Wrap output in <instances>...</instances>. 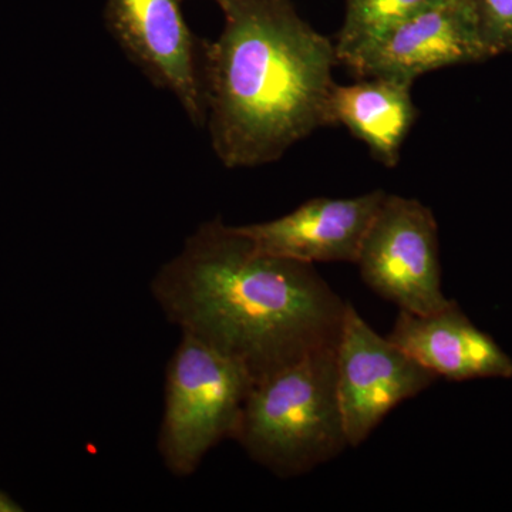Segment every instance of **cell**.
Segmentation results:
<instances>
[{
    "mask_svg": "<svg viewBox=\"0 0 512 512\" xmlns=\"http://www.w3.org/2000/svg\"><path fill=\"white\" fill-rule=\"evenodd\" d=\"M150 289L168 322L254 382L338 346L348 306L315 265L268 254L221 218L202 222Z\"/></svg>",
    "mask_w": 512,
    "mask_h": 512,
    "instance_id": "6da1fadb",
    "label": "cell"
},
{
    "mask_svg": "<svg viewBox=\"0 0 512 512\" xmlns=\"http://www.w3.org/2000/svg\"><path fill=\"white\" fill-rule=\"evenodd\" d=\"M384 195L383 190H375L353 198H312L284 217L238 229L256 247L281 258L311 265L356 264Z\"/></svg>",
    "mask_w": 512,
    "mask_h": 512,
    "instance_id": "9c48e42d",
    "label": "cell"
},
{
    "mask_svg": "<svg viewBox=\"0 0 512 512\" xmlns=\"http://www.w3.org/2000/svg\"><path fill=\"white\" fill-rule=\"evenodd\" d=\"M387 338L439 379L467 382L512 377L511 357L453 299L426 315L400 311Z\"/></svg>",
    "mask_w": 512,
    "mask_h": 512,
    "instance_id": "30bf717a",
    "label": "cell"
},
{
    "mask_svg": "<svg viewBox=\"0 0 512 512\" xmlns=\"http://www.w3.org/2000/svg\"><path fill=\"white\" fill-rule=\"evenodd\" d=\"M336 372L350 447L365 443L394 407L439 379L387 336L379 335L349 302L336 348Z\"/></svg>",
    "mask_w": 512,
    "mask_h": 512,
    "instance_id": "8992f818",
    "label": "cell"
},
{
    "mask_svg": "<svg viewBox=\"0 0 512 512\" xmlns=\"http://www.w3.org/2000/svg\"><path fill=\"white\" fill-rule=\"evenodd\" d=\"M20 511L18 504L13 503L8 495L0 493V512H16Z\"/></svg>",
    "mask_w": 512,
    "mask_h": 512,
    "instance_id": "5bb4252c",
    "label": "cell"
},
{
    "mask_svg": "<svg viewBox=\"0 0 512 512\" xmlns=\"http://www.w3.org/2000/svg\"><path fill=\"white\" fill-rule=\"evenodd\" d=\"M443 0H346L345 20L336 37L338 63L346 66L384 35Z\"/></svg>",
    "mask_w": 512,
    "mask_h": 512,
    "instance_id": "7c38bea8",
    "label": "cell"
},
{
    "mask_svg": "<svg viewBox=\"0 0 512 512\" xmlns=\"http://www.w3.org/2000/svg\"><path fill=\"white\" fill-rule=\"evenodd\" d=\"M224 28L202 43L205 126L228 168L274 163L318 128L332 126L338 64L291 0H222Z\"/></svg>",
    "mask_w": 512,
    "mask_h": 512,
    "instance_id": "7a4b0ae2",
    "label": "cell"
},
{
    "mask_svg": "<svg viewBox=\"0 0 512 512\" xmlns=\"http://www.w3.org/2000/svg\"><path fill=\"white\" fill-rule=\"evenodd\" d=\"M252 377L202 340L181 333L165 370L158 453L177 477L197 471L212 448L232 440Z\"/></svg>",
    "mask_w": 512,
    "mask_h": 512,
    "instance_id": "277c9868",
    "label": "cell"
},
{
    "mask_svg": "<svg viewBox=\"0 0 512 512\" xmlns=\"http://www.w3.org/2000/svg\"><path fill=\"white\" fill-rule=\"evenodd\" d=\"M336 348L313 352L252 383L232 440L276 476H302L350 447Z\"/></svg>",
    "mask_w": 512,
    "mask_h": 512,
    "instance_id": "3957f363",
    "label": "cell"
},
{
    "mask_svg": "<svg viewBox=\"0 0 512 512\" xmlns=\"http://www.w3.org/2000/svg\"><path fill=\"white\" fill-rule=\"evenodd\" d=\"M215 3H218V5H220V3L222 2V0H214Z\"/></svg>",
    "mask_w": 512,
    "mask_h": 512,
    "instance_id": "9a60e30c",
    "label": "cell"
},
{
    "mask_svg": "<svg viewBox=\"0 0 512 512\" xmlns=\"http://www.w3.org/2000/svg\"><path fill=\"white\" fill-rule=\"evenodd\" d=\"M488 59L471 0H443L390 30L346 67L360 79L389 77L413 84L434 70Z\"/></svg>",
    "mask_w": 512,
    "mask_h": 512,
    "instance_id": "ba28073f",
    "label": "cell"
},
{
    "mask_svg": "<svg viewBox=\"0 0 512 512\" xmlns=\"http://www.w3.org/2000/svg\"><path fill=\"white\" fill-rule=\"evenodd\" d=\"M412 86L389 77H365L348 86L336 83L329 100L330 124H342L375 160L396 167L417 117Z\"/></svg>",
    "mask_w": 512,
    "mask_h": 512,
    "instance_id": "8fae6325",
    "label": "cell"
},
{
    "mask_svg": "<svg viewBox=\"0 0 512 512\" xmlns=\"http://www.w3.org/2000/svg\"><path fill=\"white\" fill-rule=\"evenodd\" d=\"M478 32L491 59L512 53V0H471Z\"/></svg>",
    "mask_w": 512,
    "mask_h": 512,
    "instance_id": "4fadbf2b",
    "label": "cell"
},
{
    "mask_svg": "<svg viewBox=\"0 0 512 512\" xmlns=\"http://www.w3.org/2000/svg\"><path fill=\"white\" fill-rule=\"evenodd\" d=\"M355 265L363 282L400 311L426 315L450 302L441 289L436 217L414 198L386 192Z\"/></svg>",
    "mask_w": 512,
    "mask_h": 512,
    "instance_id": "5b68a950",
    "label": "cell"
},
{
    "mask_svg": "<svg viewBox=\"0 0 512 512\" xmlns=\"http://www.w3.org/2000/svg\"><path fill=\"white\" fill-rule=\"evenodd\" d=\"M110 35L158 89L173 94L195 126H205L202 43L181 9V0H107Z\"/></svg>",
    "mask_w": 512,
    "mask_h": 512,
    "instance_id": "52a82bcc",
    "label": "cell"
}]
</instances>
